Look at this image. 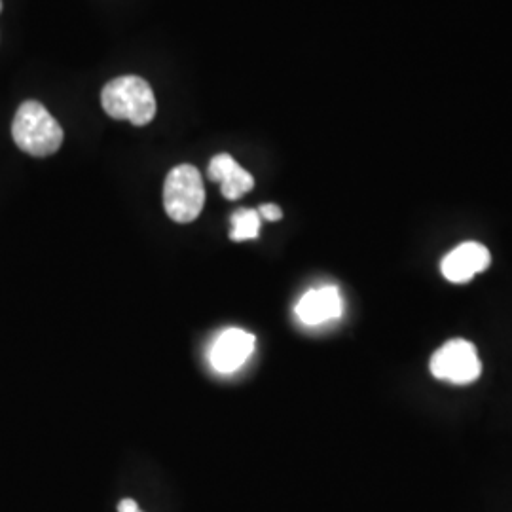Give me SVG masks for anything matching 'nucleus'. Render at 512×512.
<instances>
[{
  "label": "nucleus",
  "instance_id": "obj_2",
  "mask_svg": "<svg viewBox=\"0 0 512 512\" xmlns=\"http://www.w3.org/2000/svg\"><path fill=\"white\" fill-rule=\"evenodd\" d=\"M12 137L19 150L35 158L55 154L63 145V129L38 101H25L14 118Z\"/></svg>",
  "mask_w": 512,
  "mask_h": 512
},
{
  "label": "nucleus",
  "instance_id": "obj_5",
  "mask_svg": "<svg viewBox=\"0 0 512 512\" xmlns=\"http://www.w3.org/2000/svg\"><path fill=\"white\" fill-rule=\"evenodd\" d=\"M490 262H492V255L482 243L465 241L442 258L440 270L448 281L461 285L471 281L476 274L488 270Z\"/></svg>",
  "mask_w": 512,
  "mask_h": 512
},
{
  "label": "nucleus",
  "instance_id": "obj_9",
  "mask_svg": "<svg viewBox=\"0 0 512 512\" xmlns=\"http://www.w3.org/2000/svg\"><path fill=\"white\" fill-rule=\"evenodd\" d=\"M260 234V215L255 209H238L232 213V241H249L258 238Z\"/></svg>",
  "mask_w": 512,
  "mask_h": 512
},
{
  "label": "nucleus",
  "instance_id": "obj_10",
  "mask_svg": "<svg viewBox=\"0 0 512 512\" xmlns=\"http://www.w3.org/2000/svg\"><path fill=\"white\" fill-rule=\"evenodd\" d=\"M258 215H260V219L270 220V222L283 219L281 207H277L274 203H264V205H260Z\"/></svg>",
  "mask_w": 512,
  "mask_h": 512
},
{
  "label": "nucleus",
  "instance_id": "obj_3",
  "mask_svg": "<svg viewBox=\"0 0 512 512\" xmlns=\"http://www.w3.org/2000/svg\"><path fill=\"white\" fill-rule=\"evenodd\" d=\"M164 205L169 219L188 224L198 219L205 205V188L200 169L177 165L169 171L164 186Z\"/></svg>",
  "mask_w": 512,
  "mask_h": 512
},
{
  "label": "nucleus",
  "instance_id": "obj_11",
  "mask_svg": "<svg viewBox=\"0 0 512 512\" xmlns=\"http://www.w3.org/2000/svg\"><path fill=\"white\" fill-rule=\"evenodd\" d=\"M118 512H139V505L133 499H122L118 505Z\"/></svg>",
  "mask_w": 512,
  "mask_h": 512
},
{
  "label": "nucleus",
  "instance_id": "obj_1",
  "mask_svg": "<svg viewBox=\"0 0 512 512\" xmlns=\"http://www.w3.org/2000/svg\"><path fill=\"white\" fill-rule=\"evenodd\" d=\"M101 103L110 118L133 126H147L156 116V97L150 84L133 74L109 82L101 93Z\"/></svg>",
  "mask_w": 512,
  "mask_h": 512
},
{
  "label": "nucleus",
  "instance_id": "obj_13",
  "mask_svg": "<svg viewBox=\"0 0 512 512\" xmlns=\"http://www.w3.org/2000/svg\"><path fill=\"white\" fill-rule=\"evenodd\" d=\"M139 512H141V511H139Z\"/></svg>",
  "mask_w": 512,
  "mask_h": 512
},
{
  "label": "nucleus",
  "instance_id": "obj_12",
  "mask_svg": "<svg viewBox=\"0 0 512 512\" xmlns=\"http://www.w3.org/2000/svg\"><path fill=\"white\" fill-rule=\"evenodd\" d=\"M0 12H2V0H0Z\"/></svg>",
  "mask_w": 512,
  "mask_h": 512
},
{
  "label": "nucleus",
  "instance_id": "obj_7",
  "mask_svg": "<svg viewBox=\"0 0 512 512\" xmlns=\"http://www.w3.org/2000/svg\"><path fill=\"white\" fill-rule=\"evenodd\" d=\"M255 349V336L241 329L224 330L211 349V363L219 372H234Z\"/></svg>",
  "mask_w": 512,
  "mask_h": 512
},
{
  "label": "nucleus",
  "instance_id": "obj_4",
  "mask_svg": "<svg viewBox=\"0 0 512 512\" xmlns=\"http://www.w3.org/2000/svg\"><path fill=\"white\" fill-rule=\"evenodd\" d=\"M431 374L448 384H473L482 374V363L478 359L475 344L463 338L446 342L431 357Z\"/></svg>",
  "mask_w": 512,
  "mask_h": 512
},
{
  "label": "nucleus",
  "instance_id": "obj_8",
  "mask_svg": "<svg viewBox=\"0 0 512 512\" xmlns=\"http://www.w3.org/2000/svg\"><path fill=\"white\" fill-rule=\"evenodd\" d=\"M207 175L213 183L220 184L226 200H239L255 188L253 175L245 171L230 154H217L209 164Z\"/></svg>",
  "mask_w": 512,
  "mask_h": 512
},
{
  "label": "nucleus",
  "instance_id": "obj_6",
  "mask_svg": "<svg viewBox=\"0 0 512 512\" xmlns=\"http://www.w3.org/2000/svg\"><path fill=\"white\" fill-rule=\"evenodd\" d=\"M344 311V302L336 287L311 289L296 304V315L304 325H323L332 319H338Z\"/></svg>",
  "mask_w": 512,
  "mask_h": 512
}]
</instances>
